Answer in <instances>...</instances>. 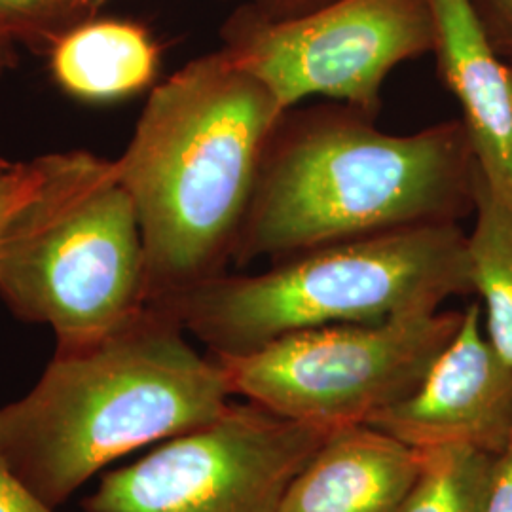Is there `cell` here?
I'll list each match as a JSON object with an SVG mask.
<instances>
[{"mask_svg": "<svg viewBox=\"0 0 512 512\" xmlns=\"http://www.w3.org/2000/svg\"><path fill=\"white\" fill-rule=\"evenodd\" d=\"M0 298L19 319L50 327L55 348L97 340L147 306L141 226L116 162L50 154L0 239Z\"/></svg>", "mask_w": 512, "mask_h": 512, "instance_id": "cell-5", "label": "cell"}, {"mask_svg": "<svg viewBox=\"0 0 512 512\" xmlns=\"http://www.w3.org/2000/svg\"><path fill=\"white\" fill-rule=\"evenodd\" d=\"M476 167L463 120L393 135L342 103L287 110L266 148L232 264L459 224L475 211Z\"/></svg>", "mask_w": 512, "mask_h": 512, "instance_id": "cell-1", "label": "cell"}, {"mask_svg": "<svg viewBox=\"0 0 512 512\" xmlns=\"http://www.w3.org/2000/svg\"><path fill=\"white\" fill-rule=\"evenodd\" d=\"M433 55L463 110L476 162L512 211V65L495 50L475 0H427Z\"/></svg>", "mask_w": 512, "mask_h": 512, "instance_id": "cell-10", "label": "cell"}, {"mask_svg": "<svg viewBox=\"0 0 512 512\" xmlns=\"http://www.w3.org/2000/svg\"><path fill=\"white\" fill-rule=\"evenodd\" d=\"M467 294H475L467 234L427 224L310 249L260 274L226 272L150 306L220 359L298 330L439 311Z\"/></svg>", "mask_w": 512, "mask_h": 512, "instance_id": "cell-4", "label": "cell"}, {"mask_svg": "<svg viewBox=\"0 0 512 512\" xmlns=\"http://www.w3.org/2000/svg\"><path fill=\"white\" fill-rule=\"evenodd\" d=\"M285 112L222 50L152 90L114 160L141 226L147 304L226 274Z\"/></svg>", "mask_w": 512, "mask_h": 512, "instance_id": "cell-3", "label": "cell"}, {"mask_svg": "<svg viewBox=\"0 0 512 512\" xmlns=\"http://www.w3.org/2000/svg\"><path fill=\"white\" fill-rule=\"evenodd\" d=\"M0 512H57L44 503L21 478L0 452Z\"/></svg>", "mask_w": 512, "mask_h": 512, "instance_id": "cell-17", "label": "cell"}, {"mask_svg": "<svg viewBox=\"0 0 512 512\" xmlns=\"http://www.w3.org/2000/svg\"><path fill=\"white\" fill-rule=\"evenodd\" d=\"M495 458L471 446L425 452L420 476L397 512H486Z\"/></svg>", "mask_w": 512, "mask_h": 512, "instance_id": "cell-14", "label": "cell"}, {"mask_svg": "<svg viewBox=\"0 0 512 512\" xmlns=\"http://www.w3.org/2000/svg\"><path fill=\"white\" fill-rule=\"evenodd\" d=\"M486 512H512V435L495 458Z\"/></svg>", "mask_w": 512, "mask_h": 512, "instance_id": "cell-19", "label": "cell"}, {"mask_svg": "<svg viewBox=\"0 0 512 512\" xmlns=\"http://www.w3.org/2000/svg\"><path fill=\"white\" fill-rule=\"evenodd\" d=\"M109 0H86V4H88V8H90V12L95 14L101 6H105Z\"/></svg>", "mask_w": 512, "mask_h": 512, "instance_id": "cell-22", "label": "cell"}, {"mask_svg": "<svg viewBox=\"0 0 512 512\" xmlns=\"http://www.w3.org/2000/svg\"><path fill=\"white\" fill-rule=\"evenodd\" d=\"M232 397L219 361L147 304L97 340L55 348L37 384L0 406V452L59 509L116 461L217 420Z\"/></svg>", "mask_w": 512, "mask_h": 512, "instance_id": "cell-2", "label": "cell"}, {"mask_svg": "<svg viewBox=\"0 0 512 512\" xmlns=\"http://www.w3.org/2000/svg\"><path fill=\"white\" fill-rule=\"evenodd\" d=\"M423 461L370 425L340 427L291 480L279 512H397Z\"/></svg>", "mask_w": 512, "mask_h": 512, "instance_id": "cell-11", "label": "cell"}, {"mask_svg": "<svg viewBox=\"0 0 512 512\" xmlns=\"http://www.w3.org/2000/svg\"><path fill=\"white\" fill-rule=\"evenodd\" d=\"M92 16L86 0H0V35L50 50L55 38Z\"/></svg>", "mask_w": 512, "mask_h": 512, "instance_id": "cell-15", "label": "cell"}, {"mask_svg": "<svg viewBox=\"0 0 512 512\" xmlns=\"http://www.w3.org/2000/svg\"><path fill=\"white\" fill-rule=\"evenodd\" d=\"M463 311L285 334L236 357H215L234 397L281 418L340 429L361 425L420 387L452 344Z\"/></svg>", "mask_w": 512, "mask_h": 512, "instance_id": "cell-6", "label": "cell"}, {"mask_svg": "<svg viewBox=\"0 0 512 512\" xmlns=\"http://www.w3.org/2000/svg\"><path fill=\"white\" fill-rule=\"evenodd\" d=\"M511 65H512V63H511Z\"/></svg>", "mask_w": 512, "mask_h": 512, "instance_id": "cell-24", "label": "cell"}, {"mask_svg": "<svg viewBox=\"0 0 512 512\" xmlns=\"http://www.w3.org/2000/svg\"><path fill=\"white\" fill-rule=\"evenodd\" d=\"M0 162H2V158H0Z\"/></svg>", "mask_w": 512, "mask_h": 512, "instance_id": "cell-23", "label": "cell"}, {"mask_svg": "<svg viewBox=\"0 0 512 512\" xmlns=\"http://www.w3.org/2000/svg\"><path fill=\"white\" fill-rule=\"evenodd\" d=\"M332 0H241V4H249L256 12L272 19H285L306 14Z\"/></svg>", "mask_w": 512, "mask_h": 512, "instance_id": "cell-20", "label": "cell"}, {"mask_svg": "<svg viewBox=\"0 0 512 512\" xmlns=\"http://www.w3.org/2000/svg\"><path fill=\"white\" fill-rule=\"evenodd\" d=\"M48 55L55 84L88 103L145 92L160 69L156 40L126 19H84L55 38Z\"/></svg>", "mask_w": 512, "mask_h": 512, "instance_id": "cell-12", "label": "cell"}, {"mask_svg": "<svg viewBox=\"0 0 512 512\" xmlns=\"http://www.w3.org/2000/svg\"><path fill=\"white\" fill-rule=\"evenodd\" d=\"M495 50L512 63V0H475Z\"/></svg>", "mask_w": 512, "mask_h": 512, "instance_id": "cell-18", "label": "cell"}, {"mask_svg": "<svg viewBox=\"0 0 512 512\" xmlns=\"http://www.w3.org/2000/svg\"><path fill=\"white\" fill-rule=\"evenodd\" d=\"M336 429L232 403L211 423L112 469L84 512H279L294 476Z\"/></svg>", "mask_w": 512, "mask_h": 512, "instance_id": "cell-8", "label": "cell"}, {"mask_svg": "<svg viewBox=\"0 0 512 512\" xmlns=\"http://www.w3.org/2000/svg\"><path fill=\"white\" fill-rule=\"evenodd\" d=\"M50 164V154L29 162H0V239L19 207L31 198L42 183Z\"/></svg>", "mask_w": 512, "mask_h": 512, "instance_id": "cell-16", "label": "cell"}, {"mask_svg": "<svg viewBox=\"0 0 512 512\" xmlns=\"http://www.w3.org/2000/svg\"><path fill=\"white\" fill-rule=\"evenodd\" d=\"M220 38L226 57L283 109L321 97L374 118L391 71L435 44L427 0H332L285 19L239 4Z\"/></svg>", "mask_w": 512, "mask_h": 512, "instance_id": "cell-7", "label": "cell"}, {"mask_svg": "<svg viewBox=\"0 0 512 512\" xmlns=\"http://www.w3.org/2000/svg\"><path fill=\"white\" fill-rule=\"evenodd\" d=\"M370 425L421 452L471 446L501 454L512 435V366L480 329V304L463 321L420 387L372 414Z\"/></svg>", "mask_w": 512, "mask_h": 512, "instance_id": "cell-9", "label": "cell"}, {"mask_svg": "<svg viewBox=\"0 0 512 512\" xmlns=\"http://www.w3.org/2000/svg\"><path fill=\"white\" fill-rule=\"evenodd\" d=\"M14 40L0 35V78L10 71L16 63V52H14Z\"/></svg>", "mask_w": 512, "mask_h": 512, "instance_id": "cell-21", "label": "cell"}, {"mask_svg": "<svg viewBox=\"0 0 512 512\" xmlns=\"http://www.w3.org/2000/svg\"><path fill=\"white\" fill-rule=\"evenodd\" d=\"M475 228L469 256L475 294L486 304L488 340L512 366V211L476 167Z\"/></svg>", "mask_w": 512, "mask_h": 512, "instance_id": "cell-13", "label": "cell"}]
</instances>
